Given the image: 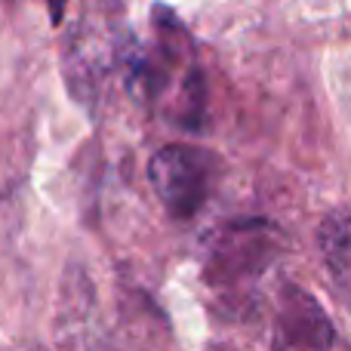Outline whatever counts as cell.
<instances>
[{"instance_id":"8992f818","label":"cell","mask_w":351,"mask_h":351,"mask_svg":"<svg viewBox=\"0 0 351 351\" xmlns=\"http://www.w3.org/2000/svg\"><path fill=\"white\" fill-rule=\"evenodd\" d=\"M179 102H182V108H179V117H176V121L185 123V127H200L204 108H206V86H204V74H200L197 68L188 71Z\"/></svg>"},{"instance_id":"3957f363","label":"cell","mask_w":351,"mask_h":351,"mask_svg":"<svg viewBox=\"0 0 351 351\" xmlns=\"http://www.w3.org/2000/svg\"><path fill=\"white\" fill-rule=\"evenodd\" d=\"M117 47L121 40L99 34L90 25H77L71 43L65 47V80L80 105H93L99 99L105 77L117 68Z\"/></svg>"},{"instance_id":"52a82bcc","label":"cell","mask_w":351,"mask_h":351,"mask_svg":"<svg viewBox=\"0 0 351 351\" xmlns=\"http://www.w3.org/2000/svg\"><path fill=\"white\" fill-rule=\"evenodd\" d=\"M19 225V210H16V200L10 197V194L0 191V253H3L6 247H10L12 241V231H16Z\"/></svg>"},{"instance_id":"6da1fadb","label":"cell","mask_w":351,"mask_h":351,"mask_svg":"<svg viewBox=\"0 0 351 351\" xmlns=\"http://www.w3.org/2000/svg\"><path fill=\"white\" fill-rule=\"evenodd\" d=\"M222 164L213 152L194 145H164L148 164L160 204L173 219H191L210 200Z\"/></svg>"},{"instance_id":"ba28073f","label":"cell","mask_w":351,"mask_h":351,"mask_svg":"<svg viewBox=\"0 0 351 351\" xmlns=\"http://www.w3.org/2000/svg\"><path fill=\"white\" fill-rule=\"evenodd\" d=\"M47 6H49V22L59 25V22H62V16H65L68 0H47Z\"/></svg>"},{"instance_id":"5b68a950","label":"cell","mask_w":351,"mask_h":351,"mask_svg":"<svg viewBox=\"0 0 351 351\" xmlns=\"http://www.w3.org/2000/svg\"><path fill=\"white\" fill-rule=\"evenodd\" d=\"M348 210L346 206H336L327 219L321 222L317 231V243H321L324 253V265L333 274V284L339 290V296H348V280H351V241H348Z\"/></svg>"},{"instance_id":"277c9868","label":"cell","mask_w":351,"mask_h":351,"mask_svg":"<svg viewBox=\"0 0 351 351\" xmlns=\"http://www.w3.org/2000/svg\"><path fill=\"white\" fill-rule=\"evenodd\" d=\"M274 346L278 348H315L336 346V327L311 293L284 287L274 315Z\"/></svg>"},{"instance_id":"7a4b0ae2","label":"cell","mask_w":351,"mask_h":351,"mask_svg":"<svg viewBox=\"0 0 351 351\" xmlns=\"http://www.w3.org/2000/svg\"><path fill=\"white\" fill-rule=\"evenodd\" d=\"M278 256V228L268 222H231L216 234L204 265V280L222 290H234L250 278H259Z\"/></svg>"}]
</instances>
